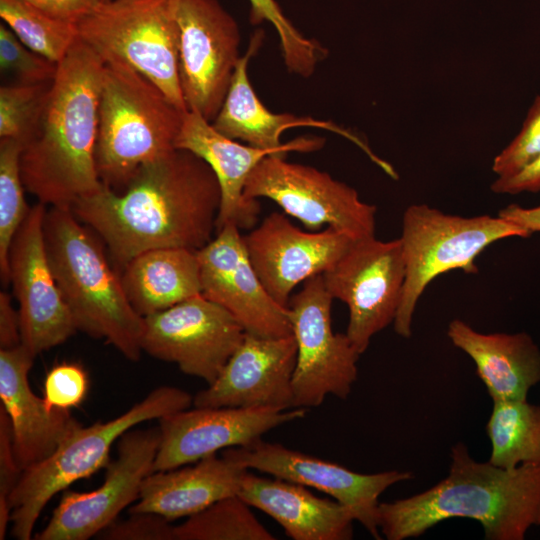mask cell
<instances>
[{"label":"cell","instance_id":"1","mask_svg":"<svg viewBox=\"0 0 540 540\" xmlns=\"http://www.w3.org/2000/svg\"><path fill=\"white\" fill-rule=\"evenodd\" d=\"M220 203L211 167L190 151L174 149L140 166L123 192L103 184L71 210L123 268L148 250L204 247L216 232Z\"/></svg>","mask_w":540,"mask_h":540},{"label":"cell","instance_id":"2","mask_svg":"<svg viewBox=\"0 0 540 540\" xmlns=\"http://www.w3.org/2000/svg\"><path fill=\"white\" fill-rule=\"evenodd\" d=\"M104 60L80 38L57 64L36 127L23 144L26 191L42 204L72 208L102 187L95 161Z\"/></svg>","mask_w":540,"mask_h":540},{"label":"cell","instance_id":"3","mask_svg":"<svg viewBox=\"0 0 540 540\" xmlns=\"http://www.w3.org/2000/svg\"><path fill=\"white\" fill-rule=\"evenodd\" d=\"M452 518L479 522L487 540H523L532 526L540 525V464L497 467L474 460L457 443L444 479L378 507V527L388 540L418 537Z\"/></svg>","mask_w":540,"mask_h":540},{"label":"cell","instance_id":"4","mask_svg":"<svg viewBox=\"0 0 540 540\" xmlns=\"http://www.w3.org/2000/svg\"><path fill=\"white\" fill-rule=\"evenodd\" d=\"M49 262L77 330L103 339L130 361L142 353L144 317L130 304L103 247L70 208L44 218Z\"/></svg>","mask_w":540,"mask_h":540},{"label":"cell","instance_id":"5","mask_svg":"<svg viewBox=\"0 0 540 540\" xmlns=\"http://www.w3.org/2000/svg\"><path fill=\"white\" fill-rule=\"evenodd\" d=\"M185 112L125 63L104 60L95 150L102 184L124 189L140 166L176 149Z\"/></svg>","mask_w":540,"mask_h":540},{"label":"cell","instance_id":"6","mask_svg":"<svg viewBox=\"0 0 540 540\" xmlns=\"http://www.w3.org/2000/svg\"><path fill=\"white\" fill-rule=\"evenodd\" d=\"M192 396L173 386H160L123 414L90 426L77 425L45 460L22 471L10 495L11 534L30 540L47 503L75 481L108 465L113 444L136 425L190 408Z\"/></svg>","mask_w":540,"mask_h":540},{"label":"cell","instance_id":"7","mask_svg":"<svg viewBox=\"0 0 540 540\" xmlns=\"http://www.w3.org/2000/svg\"><path fill=\"white\" fill-rule=\"evenodd\" d=\"M532 234L500 216L463 217L444 213L426 204L406 208L400 237L405 261V282L394 320L395 332L412 334V320L419 298L438 275L460 269L478 272L476 257L490 244Z\"/></svg>","mask_w":540,"mask_h":540},{"label":"cell","instance_id":"8","mask_svg":"<svg viewBox=\"0 0 540 540\" xmlns=\"http://www.w3.org/2000/svg\"><path fill=\"white\" fill-rule=\"evenodd\" d=\"M103 60H119L188 111L180 87L178 33L169 0H103L77 23Z\"/></svg>","mask_w":540,"mask_h":540},{"label":"cell","instance_id":"9","mask_svg":"<svg viewBox=\"0 0 540 540\" xmlns=\"http://www.w3.org/2000/svg\"><path fill=\"white\" fill-rule=\"evenodd\" d=\"M248 199L268 198L310 231L322 226L344 232L355 240L375 236V205L327 172L269 155L250 173L244 188Z\"/></svg>","mask_w":540,"mask_h":540},{"label":"cell","instance_id":"10","mask_svg":"<svg viewBox=\"0 0 540 540\" xmlns=\"http://www.w3.org/2000/svg\"><path fill=\"white\" fill-rule=\"evenodd\" d=\"M332 301L322 274L307 279L290 298L288 317L297 345L292 378L295 408L318 407L327 395L346 399L357 380L360 354L346 333L333 332Z\"/></svg>","mask_w":540,"mask_h":540},{"label":"cell","instance_id":"11","mask_svg":"<svg viewBox=\"0 0 540 540\" xmlns=\"http://www.w3.org/2000/svg\"><path fill=\"white\" fill-rule=\"evenodd\" d=\"M178 33V71L187 110L217 116L236 67L241 35L217 0H169Z\"/></svg>","mask_w":540,"mask_h":540},{"label":"cell","instance_id":"12","mask_svg":"<svg viewBox=\"0 0 540 540\" xmlns=\"http://www.w3.org/2000/svg\"><path fill=\"white\" fill-rule=\"evenodd\" d=\"M322 278L331 297L347 305L346 335L361 355L396 318L405 282L401 240H356Z\"/></svg>","mask_w":540,"mask_h":540},{"label":"cell","instance_id":"13","mask_svg":"<svg viewBox=\"0 0 540 540\" xmlns=\"http://www.w3.org/2000/svg\"><path fill=\"white\" fill-rule=\"evenodd\" d=\"M244 335L231 313L199 294L145 316L141 345L152 357L210 385Z\"/></svg>","mask_w":540,"mask_h":540},{"label":"cell","instance_id":"14","mask_svg":"<svg viewBox=\"0 0 540 540\" xmlns=\"http://www.w3.org/2000/svg\"><path fill=\"white\" fill-rule=\"evenodd\" d=\"M160 429H130L118 439L117 458L106 466L104 482L90 492L66 491L37 540H87L116 521L139 498L153 472Z\"/></svg>","mask_w":540,"mask_h":540},{"label":"cell","instance_id":"15","mask_svg":"<svg viewBox=\"0 0 540 540\" xmlns=\"http://www.w3.org/2000/svg\"><path fill=\"white\" fill-rule=\"evenodd\" d=\"M222 455L250 470L315 488L348 507L355 521L375 539L378 527L379 496L390 486L413 478L410 471H384L362 474L278 443L262 439L243 447L224 449Z\"/></svg>","mask_w":540,"mask_h":540},{"label":"cell","instance_id":"16","mask_svg":"<svg viewBox=\"0 0 540 540\" xmlns=\"http://www.w3.org/2000/svg\"><path fill=\"white\" fill-rule=\"evenodd\" d=\"M46 206L31 207L12 241L9 276L19 304L21 344L36 357L77 331L54 277L44 238Z\"/></svg>","mask_w":540,"mask_h":540},{"label":"cell","instance_id":"17","mask_svg":"<svg viewBox=\"0 0 540 540\" xmlns=\"http://www.w3.org/2000/svg\"><path fill=\"white\" fill-rule=\"evenodd\" d=\"M196 254L201 294L231 313L245 332L269 338L292 334L288 308L263 286L236 224H224Z\"/></svg>","mask_w":540,"mask_h":540},{"label":"cell","instance_id":"18","mask_svg":"<svg viewBox=\"0 0 540 540\" xmlns=\"http://www.w3.org/2000/svg\"><path fill=\"white\" fill-rule=\"evenodd\" d=\"M306 409L195 407L159 419L160 445L153 472L192 464L221 449L248 446Z\"/></svg>","mask_w":540,"mask_h":540},{"label":"cell","instance_id":"19","mask_svg":"<svg viewBox=\"0 0 540 540\" xmlns=\"http://www.w3.org/2000/svg\"><path fill=\"white\" fill-rule=\"evenodd\" d=\"M250 262L270 296L288 308L301 282L329 269L356 241L332 227L303 231L273 212L243 236Z\"/></svg>","mask_w":540,"mask_h":540},{"label":"cell","instance_id":"20","mask_svg":"<svg viewBox=\"0 0 540 540\" xmlns=\"http://www.w3.org/2000/svg\"><path fill=\"white\" fill-rule=\"evenodd\" d=\"M297 345L293 334L261 337L245 332L216 380L193 398L195 407H294L292 378Z\"/></svg>","mask_w":540,"mask_h":540},{"label":"cell","instance_id":"21","mask_svg":"<svg viewBox=\"0 0 540 540\" xmlns=\"http://www.w3.org/2000/svg\"><path fill=\"white\" fill-rule=\"evenodd\" d=\"M263 39L264 31L260 29L251 36L245 54L241 55L236 64L223 104L212 122L214 128L228 138L274 151L284 157L292 151L319 150L325 143L324 138L316 136L299 137L282 143V133L290 128H321L356 141L349 132L331 122L289 113H274L262 103L249 80L248 64L259 51ZM357 144L359 145L358 142Z\"/></svg>","mask_w":540,"mask_h":540},{"label":"cell","instance_id":"22","mask_svg":"<svg viewBox=\"0 0 540 540\" xmlns=\"http://www.w3.org/2000/svg\"><path fill=\"white\" fill-rule=\"evenodd\" d=\"M34 356L22 345L0 350V399L12 430L17 464L24 471L48 458L80 423L70 410L50 409L36 396L28 374Z\"/></svg>","mask_w":540,"mask_h":540},{"label":"cell","instance_id":"23","mask_svg":"<svg viewBox=\"0 0 540 540\" xmlns=\"http://www.w3.org/2000/svg\"><path fill=\"white\" fill-rule=\"evenodd\" d=\"M175 148L202 158L217 177L221 203L216 232L228 222L239 229L251 230L258 220L260 204L257 199H248L244 195L245 183L262 159L281 155L228 138L217 131L212 122L190 110L184 113Z\"/></svg>","mask_w":540,"mask_h":540},{"label":"cell","instance_id":"24","mask_svg":"<svg viewBox=\"0 0 540 540\" xmlns=\"http://www.w3.org/2000/svg\"><path fill=\"white\" fill-rule=\"evenodd\" d=\"M237 495L271 516L293 540L353 538L352 511L336 500L315 496L301 484L260 477L247 470Z\"/></svg>","mask_w":540,"mask_h":540},{"label":"cell","instance_id":"25","mask_svg":"<svg viewBox=\"0 0 540 540\" xmlns=\"http://www.w3.org/2000/svg\"><path fill=\"white\" fill-rule=\"evenodd\" d=\"M192 464L148 475L130 514L155 513L169 521L189 517L220 499L237 495L248 470L216 454Z\"/></svg>","mask_w":540,"mask_h":540},{"label":"cell","instance_id":"26","mask_svg":"<svg viewBox=\"0 0 540 540\" xmlns=\"http://www.w3.org/2000/svg\"><path fill=\"white\" fill-rule=\"evenodd\" d=\"M447 336L473 360L493 401L526 400L531 387L540 381V349L525 332L481 333L454 319Z\"/></svg>","mask_w":540,"mask_h":540},{"label":"cell","instance_id":"27","mask_svg":"<svg viewBox=\"0 0 540 540\" xmlns=\"http://www.w3.org/2000/svg\"><path fill=\"white\" fill-rule=\"evenodd\" d=\"M121 281L130 304L142 317L201 294L197 254L187 248L145 251L123 267Z\"/></svg>","mask_w":540,"mask_h":540},{"label":"cell","instance_id":"28","mask_svg":"<svg viewBox=\"0 0 540 540\" xmlns=\"http://www.w3.org/2000/svg\"><path fill=\"white\" fill-rule=\"evenodd\" d=\"M486 432L491 464L506 469L540 464V406L527 399L493 401Z\"/></svg>","mask_w":540,"mask_h":540},{"label":"cell","instance_id":"29","mask_svg":"<svg viewBox=\"0 0 540 540\" xmlns=\"http://www.w3.org/2000/svg\"><path fill=\"white\" fill-rule=\"evenodd\" d=\"M238 495L220 499L174 526L175 540H275Z\"/></svg>","mask_w":540,"mask_h":540},{"label":"cell","instance_id":"30","mask_svg":"<svg viewBox=\"0 0 540 540\" xmlns=\"http://www.w3.org/2000/svg\"><path fill=\"white\" fill-rule=\"evenodd\" d=\"M0 16L25 46L56 64L79 38L77 24L54 18L22 0H0Z\"/></svg>","mask_w":540,"mask_h":540},{"label":"cell","instance_id":"31","mask_svg":"<svg viewBox=\"0 0 540 540\" xmlns=\"http://www.w3.org/2000/svg\"><path fill=\"white\" fill-rule=\"evenodd\" d=\"M23 144L13 139L0 140V276L10 283L9 251L15 234L31 207L26 203L20 170Z\"/></svg>","mask_w":540,"mask_h":540},{"label":"cell","instance_id":"32","mask_svg":"<svg viewBox=\"0 0 540 540\" xmlns=\"http://www.w3.org/2000/svg\"><path fill=\"white\" fill-rule=\"evenodd\" d=\"M250 22H269L278 33L286 68L301 77H310L327 54L316 40L302 35L284 15L276 0H249Z\"/></svg>","mask_w":540,"mask_h":540},{"label":"cell","instance_id":"33","mask_svg":"<svg viewBox=\"0 0 540 540\" xmlns=\"http://www.w3.org/2000/svg\"><path fill=\"white\" fill-rule=\"evenodd\" d=\"M50 83H21L0 88V138L24 144L42 112Z\"/></svg>","mask_w":540,"mask_h":540},{"label":"cell","instance_id":"34","mask_svg":"<svg viewBox=\"0 0 540 540\" xmlns=\"http://www.w3.org/2000/svg\"><path fill=\"white\" fill-rule=\"evenodd\" d=\"M0 67L16 75L21 83H49L57 64L25 46L6 26H0Z\"/></svg>","mask_w":540,"mask_h":540},{"label":"cell","instance_id":"35","mask_svg":"<svg viewBox=\"0 0 540 540\" xmlns=\"http://www.w3.org/2000/svg\"><path fill=\"white\" fill-rule=\"evenodd\" d=\"M540 154V95L530 106L522 127L514 139L497 154L492 170L499 176L512 175Z\"/></svg>","mask_w":540,"mask_h":540},{"label":"cell","instance_id":"36","mask_svg":"<svg viewBox=\"0 0 540 540\" xmlns=\"http://www.w3.org/2000/svg\"><path fill=\"white\" fill-rule=\"evenodd\" d=\"M89 387L86 371L76 363H60L47 373L44 401L50 409L70 410L85 399Z\"/></svg>","mask_w":540,"mask_h":540},{"label":"cell","instance_id":"37","mask_svg":"<svg viewBox=\"0 0 540 540\" xmlns=\"http://www.w3.org/2000/svg\"><path fill=\"white\" fill-rule=\"evenodd\" d=\"M21 473L13 450L10 420L0 406V540L5 539L11 522L10 495Z\"/></svg>","mask_w":540,"mask_h":540},{"label":"cell","instance_id":"38","mask_svg":"<svg viewBox=\"0 0 540 540\" xmlns=\"http://www.w3.org/2000/svg\"><path fill=\"white\" fill-rule=\"evenodd\" d=\"M171 521L155 513H132L114 521L97 536L106 540H175Z\"/></svg>","mask_w":540,"mask_h":540},{"label":"cell","instance_id":"39","mask_svg":"<svg viewBox=\"0 0 540 540\" xmlns=\"http://www.w3.org/2000/svg\"><path fill=\"white\" fill-rule=\"evenodd\" d=\"M491 190L498 194H518L540 191V154L518 172L509 176H499L491 184Z\"/></svg>","mask_w":540,"mask_h":540},{"label":"cell","instance_id":"40","mask_svg":"<svg viewBox=\"0 0 540 540\" xmlns=\"http://www.w3.org/2000/svg\"><path fill=\"white\" fill-rule=\"evenodd\" d=\"M54 18L77 24L103 0H22Z\"/></svg>","mask_w":540,"mask_h":540},{"label":"cell","instance_id":"41","mask_svg":"<svg viewBox=\"0 0 540 540\" xmlns=\"http://www.w3.org/2000/svg\"><path fill=\"white\" fill-rule=\"evenodd\" d=\"M21 344L19 312L12 305L11 296L0 293V347L9 349Z\"/></svg>","mask_w":540,"mask_h":540},{"label":"cell","instance_id":"42","mask_svg":"<svg viewBox=\"0 0 540 540\" xmlns=\"http://www.w3.org/2000/svg\"><path fill=\"white\" fill-rule=\"evenodd\" d=\"M498 216L522 227L531 234L540 232V206L524 208L517 204H510L502 208Z\"/></svg>","mask_w":540,"mask_h":540}]
</instances>
